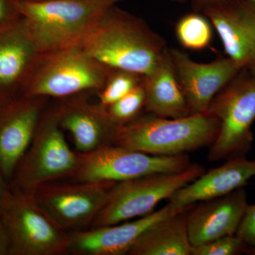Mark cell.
Wrapping results in <instances>:
<instances>
[{
    "label": "cell",
    "instance_id": "5",
    "mask_svg": "<svg viewBox=\"0 0 255 255\" xmlns=\"http://www.w3.org/2000/svg\"><path fill=\"white\" fill-rule=\"evenodd\" d=\"M112 70L81 46L70 47L43 55L22 95L61 100L80 94H97Z\"/></svg>",
    "mask_w": 255,
    "mask_h": 255
},
{
    "label": "cell",
    "instance_id": "11",
    "mask_svg": "<svg viewBox=\"0 0 255 255\" xmlns=\"http://www.w3.org/2000/svg\"><path fill=\"white\" fill-rule=\"evenodd\" d=\"M43 55L21 16L0 26V105L22 95Z\"/></svg>",
    "mask_w": 255,
    "mask_h": 255
},
{
    "label": "cell",
    "instance_id": "15",
    "mask_svg": "<svg viewBox=\"0 0 255 255\" xmlns=\"http://www.w3.org/2000/svg\"><path fill=\"white\" fill-rule=\"evenodd\" d=\"M190 209H177L167 204L162 209L142 216L132 222L87 228L69 233L68 253L78 255L128 254L138 238L161 220Z\"/></svg>",
    "mask_w": 255,
    "mask_h": 255
},
{
    "label": "cell",
    "instance_id": "18",
    "mask_svg": "<svg viewBox=\"0 0 255 255\" xmlns=\"http://www.w3.org/2000/svg\"><path fill=\"white\" fill-rule=\"evenodd\" d=\"M253 177L255 159L249 160L246 156L233 157L176 191L169 204L177 209H191L198 201L221 197L244 187Z\"/></svg>",
    "mask_w": 255,
    "mask_h": 255
},
{
    "label": "cell",
    "instance_id": "22",
    "mask_svg": "<svg viewBox=\"0 0 255 255\" xmlns=\"http://www.w3.org/2000/svg\"><path fill=\"white\" fill-rule=\"evenodd\" d=\"M143 81V76L127 70L113 69L105 87L97 94L98 102L107 107L127 95Z\"/></svg>",
    "mask_w": 255,
    "mask_h": 255
},
{
    "label": "cell",
    "instance_id": "24",
    "mask_svg": "<svg viewBox=\"0 0 255 255\" xmlns=\"http://www.w3.org/2000/svg\"><path fill=\"white\" fill-rule=\"evenodd\" d=\"M248 246L237 235L218 238L205 244L191 247V255H238L245 253Z\"/></svg>",
    "mask_w": 255,
    "mask_h": 255
},
{
    "label": "cell",
    "instance_id": "25",
    "mask_svg": "<svg viewBox=\"0 0 255 255\" xmlns=\"http://www.w3.org/2000/svg\"><path fill=\"white\" fill-rule=\"evenodd\" d=\"M236 235L248 248H255V204L248 206Z\"/></svg>",
    "mask_w": 255,
    "mask_h": 255
},
{
    "label": "cell",
    "instance_id": "12",
    "mask_svg": "<svg viewBox=\"0 0 255 255\" xmlns=\"http://www.w3.org/2000/svg\"><path fill=\"white\" fill-rule=\"evenodd\" d=\"M49 100L22 95L0 105V170L9 184Z\"/></svg>",
    "mask_w": 255,
    "mask_h": 255
},
{
    "label": "cell",
    "instance_id": "21",
    "mask_svg": "<svg viewBox=\"0 0 255 255\" xmlns=\"http://www.w3.org/2000/svg\"><path fill=\"white\" fill-rule=\"evenodd\" d=\"M175 32L180 44L190 50L204 49L212 38L209 21L198 14H189L181 18L176 25Z\"/></svg>",
    "mask_w": 255,
    "mask_h": 255
},
{
    "label": "cell",
    "instance_id": "6",
    "mask_svg": "<svg viewBox=\"0 0 255 255\" xmlns=\"http://www.w3.org/2000/svg\"><path fill=\"white\" fill-rule=\"evenodd\" d=\"M62 129L55 106H48L9 182L11 189L32 194L46 183L70 177L78 153L70 148Z\"/></svg>",
    "mask_w": 255,
    "mask_h": 255
},
{
    "label": "cell",
    "instance_id": "30",
    "mask_svg": "<svg viewBox=\"0 0 255 255\" xmlns=\"http://www.w3.org/2000/svg\"><path fill=\"white\" fill-rule=\"evenodd\" d=\"M246 254L255 255V248H248L246 250Z\"/></svg>",
    "mask_w": 255,
    "mask_h": 255
},
{
    "label": "cell",
    "instance_id": "27",
    "mask_svg": "<svg viewBox=\"0 0 255 255\" xmlns=\"http://www.w3.org/2000/svg\"><path fill=\"white\" fill-rule=\"evenodd\" d=\"M0 255H10L9 236L1 219H0Z\"/></svg>",
    "mask_w": 255,
    "mask_h": 255
},
{
    "label": "cell",
    "instance_id": "23",
    "mask_svg": "<svg viewBox=\"0 0 255 255\" xmlns=\"http://www.w3.org/2000/svg\"><path fill=\"white\" fill-rule=\"evenodd\" d=\"M145 92L143 81L127 95L107 107L109 115L118 126L125 125L140 116L145 110Z\"/></svg>",
    "mask_w": 255,
    "mask_h": 255
},
{
    "label": "cell",
    "instance_id": "14",
    "mask_svg": "<svg viewBox=\"0 0 255 255\" xmlns=\"http://www.w3.org/2000/svg\"><path fill=\"white\" fill-rule=\"evenodd\" d=\"M91 94L84 93L58 100L55 109L60 127L70 132L80 153L113 144L117 125L107 107L89 100Z\"/></svg>",
    "mask_w": 255,
    "mask_h": 255
},
{
    "label": "cell",
    "instance_id": "7",
    "mask_svg": "<svg viewBox=\"0 0 255 255\" xmlns=\"http://www.w3.org/2000/svg\"><path fill=\"white\" fill-rule=\"evenodd\" d=\"M204 172L203 166L191 164L177 173L152 174L114 183L90 228L118 224L150 214L161 201L169 199Z\"/></svg>",
    "mask_w": 255,
    "mask_h": 255
},
{
    "label": "cell",
    "instance_id": "26",
    "mask_svg": "<svg viewBox=\"0 0 255 255\" xmlns=\"http://www.w3.org/2000/svg\"><path fill=\"white\" fill-rule=\"evenodd\" d=\"M15 0H0V26L19 17Z\"/></svg>",
    "mask_w": 255,
    "mask_h": 255
},
{
    "label": "cell",
    "instance_id": "20",
    "mask_svg": "<svg viewBox=\"0 0 255 255\" xmlns=\"http://www.w3.org/2000/svg\"><path fill=\"white\" fill-rule=\"evenodd\" d=\"M189 211L172 215L152 225L142 233L128 255H191L187 226Z\"/></svg>",
    "mask_w": 255,
    "mask_h": 255
},
{
    "label": "cell",
    "instance_id": "4",
    "mask_svg": "<svg viewBox=\"0 0 255 255\" xmlns=\"http://www.w3.org/2000/svg\"><path fill=\"white\" fill-rule=\"evenodd\" d=\"M208 112L219 122L217 136L211 145V162L246 156L253 142L255 122V72L244 68L216 95Z\"/></svg>",
    "mask_w": 255,
    "mask_h": 255
},
{
    "label": "cell",
    "instance_id": "33",
    "mask_svg": "<svg viewBox=\"0 0 255 255\" xmlns=\"http://www.w3.org/2000/svg\"><path fill=\"white\" fill-rule=\"evenodd\" d=\"M247 1H251V2L255 5V0H247Z\"/></svg>",
    "mask_w": 255,
    "mask_h": 255
},
{
    "label": "cell",
    "instance_id": "34",
    "mask_svg": "<svg viewBox=\"0 0 255 255\" xmlns=\"http://www.w3.org/2000/svg\"><path fill=\"white\" fill-rule=\"evenodd\" d=\"M176 1H185V0H176Z\"/></svg>",
    "mask_w": 255,
    "mask_h": 255
},
{
    "label": "cell",
    "instance_id": "3",
    "mask_svg": "<svg viewBox=\"0 0 255 255\" xmlns=\"http://www.w3.org/2000/svg\"><path fill=\"white\" fill-rule=\"evenodd\" d=\"M219 122L206 111L181 118L150 114L119 126L113 144L153 155H177L212 144Z\"/></svg>",
    "mask_w": 255,
    "mask_h": 255
},
{
    "label": "cell",
    "instance_id": "17",
    "mask_svg": "<svg viewBox=\"0 0 255 255\" xmlns=\"http://www.w3.org/2000/svg\"><path fill=\"white\" fill-rule=\"evenodd\" d=\"M248 206L243 187L205 201L190 213L188 211L187 226L191 247L236 235Z\"/></svg>",
    "mask_w": 255,
    "mask_h": 255
},
{
    "label": "cell",
    "instance_id": "32",
    "mask_svg": "<svg viewBox=\"0 0 255 255\" xmlns=\"http://www.w3.org/2000/svg\"><path fill=\"white\" fill-rule=\"evenodd\" d=\"M248 68L251 69V70H253V71L255 72V61L253 62V64H252L251 66H250L249 68Z\"/></svg>",
    "mask_w": 255,
    "mask_h": 255
},
{
    "label": "cell",
    "instance_id": "13",
    "mask_svg": "<svg viewBox=\"0 0 255 255\" xmlns=\"http://www.w3.org/2000/svg\"><path fill=\"white\" fill-rule=\"evenodd\" d=\"M169 52L190 114L206 112L216 95L242 70L229 58L199 63L181 50Z\"/></svg>",
    "mask_w": 255,
    "mask_h": 255
},
{
    "label": "cell",
    "instance_id": "1",
    "mask_svg": "<svg viewBox=\"0 0 255 255\" xmlns=\"http://www.w3.org/2000/svg\"><path fill=\"white\" fill-rule=\"evenodd\" d=\"M80 46L109 68L142 76L153 71L167 48L163 38L142 18L119 9L117 5Z\"/></svg>",
    "mask_w": 255,
    "mask_h": 255
},
{
    "label": "cell",
    "instance_id": "31",
    "mask_svg": "<svg viewBox=\"0 0 255 255\" xmlns=\"http://www.w3.org/2000/svg\"><path fill=\"white\" fill-rule=\"evenodd\" d=\"M18 1H48V0H18Z\"/></svg>",
    "mask_w": 255,
    "mask_h": 255
},
{
    "label": "cell",
    "instance_id": "9",
    "mask_svg": "<svg viewBox=\"0 0 255 255\" xmlns=\"http://www.w3.org/2000/svg\"><path fill=\"white\" fill-rule=\"evenodd\" d=\"M10 241V255H58L68 253L70 235L58 227L32 194L11 189L0 208Z\"/></svg>",
    "mask_w": 255,
    "mask_h": 255
},
{
    "label": "cell",
    "instance_id": "19",
    "mask_svg": "<svg viewBox=\"0 0 255 255\" xmlns=\"http://www.w3.org/2000/svg\"><path fill=\"white\" fill-rule=\"evenodd\" d=\"M145 110L164 118L177 119L191 115L171 59L166 48L152 73L143 76Z\"/></svg>",
    "mask_w": 255,
    "mask_h": 255
},
{
    "label": "cell",
    "instance_id": "10",
    "mask_svg": "<svg viewBox=\"0 0 255 255\" xmlns=\"http://www.w3.org/2000/svg\"><path fill=\"white\" fill-rule=\"evenodd\" d=\"M114 183L55 181L40 186L32 196L55 224L71 233L90 228Z\"/></svg>",
    "mask_w": 255,
    "mask_h": 255
},
{
    "label": "cell",
    "instance_id": "29",
    "mask_svg": "<svg viewBox=\"0 0 255 255\" xmlns=\"http://www.w3.org/2000/svg\"><path fill=\"white\" fill-rule=\"evenodd\" d=\"M226 1H227V0H196L198 4L204 7V9L206 7H209V6L221 4V3L224 2Z\"/></svg>",
    "mask_w": 255,
    "mask_h": 255
},
{
    "label": "cell",
    "instance_id": "2",
    "mask_svg": "<svg viewBox=\"0 0 255 255\" xmlns=\"http://www.w3.org/2000/svg\"><path fill=\"white\" fill-rule=\"evenodd\" d=\"M123 0H15L43 54L80 46L113 6Z\"/></svg>",
    "mask_w": 255,
    "mask_h": 255
},
{
    "label": "cell",
    "instance_id": "28",
    "mask_svg": "<svg viewBox=\"0 0 255 255\" xmlns=\"http://www.w3.org/2000/svg\"><path fill=\"white\" fill-rule=\"evenodd\" d=\"M10 190H11V188H10L9 184L5 179L1 170H0V208L2 205L6 196L9 194Z\"/></svg>",
    "mask_w": 255,
    "mask_h": 255
},
{
    "label": "cell",
    "instance_id": "8",
    "mask_svg": "<svg viewBox=\"0 0 255 255\" xmlns=\"http://www.w3.org/2000/svg\"><path fill=\"white\" fill-rule=\"evenodd\" d=\"M77 153L76 167L69 178L78 182H122L152 174L177 173L191 164L186 154L153 155L114 144Z\"/></svg>",
    "mask_w": 255,
    "mask_h": 255
},
{
    "label": "cell",
    "instance_id": "16",
    "mask_svg": "<svg viewBox=\"0 0 255 255\" xmlns=\"http://www.w3.org/2000/svg\"><path fill=\"white\" fill-rule=\"evenodd\" d=\"M204 10L228 58L242 70L249 68L255 60V5L247 0H227Z\"/></svg>",
    "mask_w": 255,
    "mask_h": 255
}]
</instances>
